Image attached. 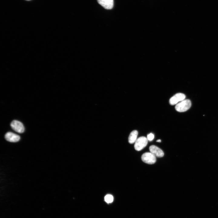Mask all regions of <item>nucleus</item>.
<instances>
[{
    "label": "nucleus",
    "mask_w": 218,
    "mask_h": 218,
    "mask_svg": "<svg viewBox=\"0 0 218 218\" xmlns=\"http://www.w3.org/2000/svg\"><path fill=\"white\" fill-rule=\"evenodd\" d=\"M185 95L182 93H177L170 98L169 100V103L171 105L177 104L180 102L185 99Z\"/></svg>",
    "instance_id": "obj_5"
},
{
    "label": "nucleus",
    "mask_w": 218,
    "mask_h": 218,
    "mask_svg": "<svg viewBox=\"0 0 218 218\" xmlns=\"http://www.w3.org/2000/svg\"><path fill=\"white\" fill-rule=\"evenodd\" d=\"M148 139L145 137H141L137 138L136 141L134 145L135 150L140 151L143 149L147 145Z\"/></svg>",
    "instance_id": "obj_2"
},
{
    "label": "nucleus",
    "mask_w": 218,
    "mask_h": 218,
    "mask_svg": "<svg viewBox=\"0 0 218 218\" xmlns=\"http://www.w3.org/2000/svg\"><path fill=\"white\" fill-rule=\"evenodd\" d=\"M98 3L107 9H111L114 6V0H97Z\"/></svg>",
    "instance_id": "obj_8"
},
{
    "label": "nucleus",
    "mask_w": 218,
    "mask_h": 218,
    "mask_svg": "<svg viewBox=\"0 0 218 218\" xmlns=\"http://www.w3.org/2000/svg\"><path fill=\"white\" fill-rule=\"evenodd\" d=\"M149 150L150 152L156 157H163L164 154L163 151L157 146L152 145L149 147Z\"/></svg>",
    "instance_id": "obj_7"
},
{
    "label": "nucleus",
    "mask_w": 218,
    "mask_h": 218,
    "mask_svg": "<svg viewBox=\"0 0 218 218\" xmlns=\"http://www.w3.org/2000/svg\"><path fill=\"white\" fill-rule=\"evenodd\" d=\"M5 138L8 141L16 142L20 139V137L18 135L11 132H8L5 135Z\"/></svg>",
    "instance_id": "obj_6"
},
{
    "label": "nucleus",
    "mask_w": 218,
    "mask_h": 218,
    "mask_svg": "<svg viewBox=\"0 0 218 218\" xmlns=\"http://www.w3.org/2000/svg\"><path fill=\"white\" fill-rule=\"evenodd\" d=\"M27 0V1H29V0Z\"/></svg>",
    "instance_id": "obj_13"
},
{
    "label": "nucleus",
    "mask_w": 218,
    "mask_h": 218,
    "mask_svg": "<svg viewBox=\"0 0 218 218\" xmlns=\"http://www.w3.org/2000/svg\"><path fill=\"white\" fill-rule=\"evenodd\" d=\"M104 200L108 203H111L113 200V197L111 195L107 194L105 197Z\"/></svg>",
    "instance_id": "obj_10"
},
{
    "label": "nucleus",
    "mask_w": 218,
    "mask_h": 218,
    "mask_svg": "<svg viewBox=\"0 0 218 218\" xmlns=\"http://www.w3.org/2000/svg\"><path fill=\"white\" fill-rule=\"evenodd\" d=\"M138 134V132L136 130H134L130 133L128 138V141L130 144H132L135 142Z\"/></svg>",
    "instance_id": "obj_9"
},
{
    "label": "nucleus",
    "mask_w": 218,
    "mask_h": 218,
    "mask_svg": "<svg viewBox=\"0 0 218 218\" xmlns=\"http://www.w3.org/2000/svg\"><path fill=\"white\" fill-rule=\"evenodd\" d=\"M191 102L189 99H184L177 104L175 107L176 110L179 112L187 111L191 107Z\"/></svg>",
    "instance_id": "obj_1"
},
{
    "label": "nucleus",
    "mask_w": 218,
    "mask_h": 218,
    "mask_svg": "<svg viewBox=\"0 0 218 218\" xmlns=\"http://www.w3.org/2000/svg\"><path fill=\"white\" fill-rule=\"evenodd\" d=\"M156 141H157V142H161V140H160L159 139V140H157Z\"/></svg>",
    "instance_id": "obj_12"
},
{
    "label": "nucleus",
    "mask_w": 218,
    "mask_h": 218,
    "mask_svg": "<svg viewBox=\"0 0 218 218\" xmlns=\"http://www.w3.org/2000/svg\"><path fill=\"white\" fill-rule=\"evenodd\" d=\"M12 128L16 132L22 133L24 132L25 128L22 123L17 120H13L10 124Z\"/></svg>",
    "instance_id": "obj_4"
},
{
    "label": "nucleus",
    "mask_w": 218,
    "mask_h": 218,
    "mask_svg": "<svg viewBox=\"0 0 218 218\" xmlns=\"http://www.w3.org/2000/svg\"><path fill=\"white\" fill-rule=\"evenodd\" d=\"M154 138V135L152 133H150L147 135V139L149 141L152 140Z\"/></svg>",
    "instance_id": "obj_11"
},
{
    "label": "nucleus",
    "mask_w": 218,
    "mask_h": 218,
    "mask_svg": "<svg viewBox=\"0 0 218 218\" xmlns=\"http://www.w3.org/2000/svg\"><path fill=\"white\" fill-rule=\"evenodd\" d=\"M141 159L144 162L150 164H154L156 161V157L150 152H146L143 154Z\"/></svg>",
    "instance_id": "obj_3"
}]
</instances>
